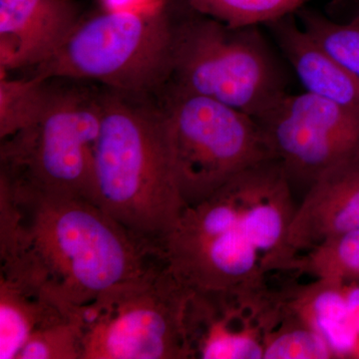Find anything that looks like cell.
Listing matches in <instances>:
<instances>
[{
  "label": "cell",
  "mask_w": 359,
  "mask_h": 359,
  "mask_svg": "<svg viewBox=\"0 0 359 359\" xmlns=\"http://www.w3.org/2000/svg\"><path fill=\"white\" fill-rule=\"evenodd\" d=\"M0 278L40 290L78 321L80 309L167 262L92 201L0 179Z\"/></svg>",
  "instance_id": "1"
},
{
  "label": "cell",
  "mask_w": 359,
  "mask_h": 359,
  "mask_svg": "<svg viewBox=\"0 0 359 359\" xmlns=\"http://www.w3.org/2000/svg\"><path fill=\"white\" fill-rule=\"evenodd\" d=\"M157 100L186 207L207 199L245 170L275 159L252 116L208 97L167 88Z\"/></svg>",
  "instance_id": "6"
},
{
  "label": "cell",
  "mask_w": 359,
  "mask_h": 359,
  "mask_svg": "<svg viewBox=\"0 0 359 359\" xmlns=\"http://www.w3.org/2000/svg\"><path fill=\"white\" fill-rule=\"evenodd\" d=\"M82 20L75 0H0V73L41 65Z\"/></svg>",
  "instance_id": "12"
},
{
  "label": "cell",
  "mask_w": 359,
  "mask_h": 359,
  "mask_svg": "<svg viewBox=\"0 0 359 359\" xmlns=\"http://www.w3.org/2000/svg\"><path fill=\"white\" fill-rule=\"evenodd\" d=\"M292 186L359 159V114L308 92H287L257 118Z\"/></svg>",
  "instance_id": "9"
},
{
  "label": "cell",
  "mask_w": 359,
  "mask_h": 359,
  "mask_svg": "<svg viewBox=\"0 0 359 359\" xmlns=\"http://www.w3.org/2000/svg\"><path fill=\"white\" fill-rule=\"evenodd\" d=\"M359 230V159L327 170L309 187L289 231L295 255Z\"/></svg>",
  "instance_id": "13"
},
{
  "label": "cell",
  "mask_w": 359,
  "mask_h": 359,
  "mask_svg": "<svg viewBox=\"0 0 359 359\" xmlns=\"http://www.w3.org/2000/svg\"><path fill=\"white\" fill-rule=\"evenodd\" d=\"M83 332L74 320H65L33 332L16 359H83Z\"/></svg>",
  "instance_id": "22"
},
{
  "label": "cell",
  "mask_w": 359,
  "mask_h": 359,
  "mask_svg": "<svg viewBox=\"0 0 359 359\" xmlns=\"http://www.w3.org/2000/svg\"><path fill=\"white\" fill-rule=\"evenodd\" d=\"M195 11L236 27L266 25L295 14L311 0H187Z\"/></svg>",
  "instance_id": "20"
},
{
  "label": "cell",
  "mask_w": 359,
  "mask_h": 359,
  "mask_svg": "<svg viewBox=\"0 0 359 359\" xmlns=\"http://www.w3.org/2000/svg\"><path fill=\"white\" fill-rule=\"evenodd\" d=\"M170 9L172 62L165 88L214 99L255 119L289 92L282 60L259 26L226 25L188 1L183 13Z\"/></svg>",
  "instance_id": "3"
},
{
  "label": "cell",
  "mask_w": 359,
  "mask_h": 359,
  "mask_svg": "<svg viewBox=\"0 0 359 359\" xmlns=\"http://www.w3.org/2000/svg\"><path fill=\"white\" fill-rule=\"evenodd\" d=\"M292 271L341 285H359V230L327 238L302 252Z\"/></svg>",
  "instance_id": "17"
},
{
  "label": "cell",
  "mask_w": 359,
  "mask_h": 359,
  "mask_svg": "<svg viewBox=\"0 0 359 359\" xmlns=\"http://www.w3.org/2000/svg\"><path fill=\"white\" fill-rule=\"evenodd\" d=\"M356 18H358L359 20V13H358V15H356Z\"/></svg>",
  "instance_id": "25"
},
{
  "label": "cell",
  "mask_w": 359,
  "mask_h": 359,
  "mask_svg": "<svg viewBox=\"0 0 359 359\" xmlns=\"http://www.w3.org/2000/svg\"><path fill=\"white\" fill-rule=\"evenodd\" d=\"M226 185L264 273H292L299 255L290 248L289 231L297 207L292 184L280 163L275 159L259 163Z\"/></svg>",
  "instance_id": "11"
},
{
  "label": "cell",
  "mask_w": 359,
  "mask_h": 359,
  "mask_svg": "<svg viewBox=\"0 0 359 359\" xmlns=\"http://www.w3.org/2000/svg\"><path fill=\"white\" fill-rule=\"evenodd\" d=\"M263 359H335V356L325 339L292 313L285 302L282 316L264 339Z\"/></svg>",
  "instance_id": "18"
},
{
  "label": "cell",
  "mask_w": 359,
  "mask_h": 359,
  "mask_svg": "<svg viewBox=\"0 0 359 359\" xmlns=\"http://www.w3.org/2000/svg\"><path fill=\"white\" fill-rule=\"evenodd\" d=\"M65 320H76L40 290L0 278V359L18 358L33 332Z\"/></svg>",
  "instance_id": "16"
},
{
  "label": "cell",
  "mask_w": 359,
  "mask_h": 359,
  "mask_svg": "<svg viewBox=\"0 0 359 359\" xmlns=\"http://www.w3.org/2000/svg\"><path fill=\"white\" fill-rule=\"evenodd\" d=\"M295 18L292 14L266 26L304 91L359 114V80L323 50Z\"/></svg>",
  "instance_id": "14"
},
{
  "label": "cell",
  "mask_w": 359,
  "mask_h": 359,
  "mask_svg": "<svg viewBox=\"0 0 359 359\" xmlns=\"http://www.w3.org/2000/svg\"><path fill=\"white\" fill-rule=\"evenodd\" d=\"M341 285L346 299L347 316L359 339V285Z\"/></svg>",
  "instance_id": "24"
},
{
  "label": "cell",
  "mask_w": 359,
  "mask_h": 359,
  "mask_svg": "<svg viewBox=\"0 0 359 359\" xmlns=\"http://www.w3.org/2000/svg\"><path fill=\"white\" fill-rule=\"evenodd\" d=\"M36 119L0 144V179L35 192L92 201L104 86L50 78Z\"/></svg>",
  "instance_id": "4"
},
{
  "label": "cell",
  "mask_w": 359,
  "mask_h": 359,
  "mask_svg": "<svg viewBox=\"0 0 359 359\" xmlns=\"http://www.w3.org/2000/svg\"><path fill=\"white\" fill-rule=\"evenodd\" d=\"M48 81L35 76L20 79L0 75V139L26 128L39 116L46 99Z\"/></svg>",
  "instance_id": "19"
},
{
  "label": "cell",
  "mask_w": 359,
  "mask_h": 359,
  "mask_svg": "<svg viewBox=\"0 0 359 359\" xmlns=\"http://www.w3.org/2000/svg\"><path fill=\"white\" fill-rule=\"evenodd\" d=\"M282 290L287 308L325 339L335 359L359 358V339L340 283L314 278L306 285L292 283Z\"/></svg>",
  "instance_id": "15"
},
{
  "label": "cell",
  "mask_w": 359,
  "mask_h": 359,
  "mask_svg": "<svg viewBox=\"0 0 359 359\" xmlns=\"http://www.w3.org/2000/svg\"><path fill=\"white\" fill-rule=\"evenodd\" d=\"M190 292L165 264L101 295L78 311L83 359H190Z\"/></svg>",
  "instance_id": "7"
},
{
  "label": "cell",
  "mask_w": 359,
  "mask_h": 359,
  "mask_svg": "<svg viewBox=\"0 0 359 359\" xmlns=\"http://www.w3.org/2000/svg\"><path fill=\"white\" fill-rule=\"evenodd\" d=\"M285 308L268 282L229 290H191L185 332L190 359H263L264 339Z\"/></svg>",
  "instance_id": "10"
},
{
  "label": "cell",
  "mask_w": 359,
  "mask_h": 359,
  "mask_svg": "<svg viewBox=\"0 0 359 359\" xmlns=\"http://www.w3.org/2000/svg\"><path fill=\"white\" fill-rule=\"evenodd\" d=\"M168 266L187 289L229 290L268 282L224 184L184 209L164 245Z\"/></svg>",
  "instance_id": "8"
},
{
  "label": "cell",
  "mask_w": 359,
  "mask_h": 359,
  "mask_svg": "<svg viewBox=\"0 0 359 359\" xmlns=\"http://www.w3.org/2000/svg\"><path fill=\"white\" fill-rule=\"evenodd\" d=\"M92 202L164 250L186 205L175 178L157 96L104 86Z\"/></svg>",
  "instance_id": "2"
},
{
  "label": "cell",
  "mask_w": 359,
  "mask_h": 359,
  "mask_svg": "<svg viewBox=\"0 0 359 359\" xmlns=\"http://www.w3.org/2000/svg\"><path fill=\"white\" fill-rule=\"evenodd\" d=\"M171 62L170 6L154 14L103 11L83 18L55 54L30 69L29 76L85 80L156 96L168 83Z\"/></svg>",
  "instance_id": "5"
},
{
  "label": "cell",
  "mask_w": 359,
  "mask_h": 359,
  "mask_svg": "<svg viewBox=\"0 0 359 359\" xmlns=\"http://www.w3.org/2000/svg\"><path fill=\"white\" fill-rule=\"evenodd\" d=\"M103 11L154 14L164 11L171 0H100Z\"/></svg>",
  "instance_id": "23"
},
{
  "label": "cell",
  "mask_w": 359,
  "mask_h": 359,
  "mask_svg": "<svg viewBox=\"0 0 359 359\" xmlns=\"http://www.w3.org/2000/svg\"><path fill=\"white\" fill-rule=\"evenodd\" d=\"M295 15L311 39L359 80L358 18L355 16L349 22H337L306 6Z\"/></svg>",
  "instance_id": "21"
}]
</instances>
